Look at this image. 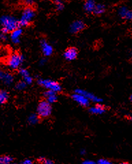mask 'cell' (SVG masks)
Returning <instances> with one entry per match:
<instances>
[{
    "instance_id": "obj_19",
    "label": "cell",
    "mask_w": 132,
    "mask_h": 164,
    "mask_svg": "<svg viewBox=\"0 0 132 164\" xmlns=\"http://www.w3.org/2000/svg\"><path fill=\"white\" fill-rule=\"evenodd\" d=\"M40 120V117L38 116V114H32L28 117V123L30 124H36L37 123H39Z\"/></svg>"
},
{
    "instance_id": "obj_5",
    "label": "cell",
    "mask_w": 132,
    "mask_h": 164,
    "mask_svg": "<svg viewBox=\"0 0 132 164\" xmlns=\"http://www.w3.org/2000/svg\"><path fill=\"white\" fill-rule=\"evenodd\" d=\"M37 82L40 86L47 89V90L53 91V92H55L56 93H60L62 90L61 86L58 82L53 81V80L40 79L38 80Z\"/></svg>"
},
{
    "instance_id": "obj_13",
    "label": "cell",
    "mask_w": 132,
    "mask_h": 164,
    "mask_svg": "<svg viewBox=\"0 0 132 164\" xmlns=\"http://www.w3.org/2000/svg\"><path fill=\"white\" fill-rule=\"evenodd\" d=\"M106 111V107L101 104H96V105L91 107L89 109V112L92 114H103Z\"/></svg>"
},
{
    "instance_id": "obj_30",
    "label": "cell",
    "mask_w": 132,
    "mask_h": 164,
    "mask_svg": "<svg viewBox=\"0 0 132 164\" xmlns=\"http://www.w3.org/2000/svg\"><path fill=\"white\" fill-rule=\"evenodd\" d=\"M0 39L2 40H7V36H6V34H2V33L0 34Z\"/></svg>"
},
{
    "instance_id": "obj_11",
    "label": "cell",
    "mask_w": 132,
    "mask_h": 164,
    "mask_svg": "<svg viewBox=\"0 0 132 164\" xmlns=\"http://www.w3.org/2000/svg\"><path fill=\"white\" fill-rule=\"evenodd\" d=\"M77 55H78V53H77V49L75 47H69L64 53V58L69 61L76 59Z\"/></svg>"
},
{
    "instance_id": "obj_7",
    "label": "cell",
    "mask_w": 132,
    "mask_h": 164,
    "mask_svg": "<svg viewBox=\"0 0 132 164\" xmlns=\"http://www.w3.org/2000/svg\"><path fill=\"white\" fill-rule=\"evenodd\" d=\"M85 28H86V25L81 20H77L73 22L70 25V32L72 34H77L82 31Z\"/></svg>"
},
{
    "instance_id": "obj_29",
    "label": "cell",
    "mask_w": 132,
    "mask_h": 164,
    "mask_svg": "<svg viewBox=\"0 0 132 164\" xmlns=\"http://www.w3.org/2000/svg\"><path fill=\"white\" fill-rule=\"evenodd\" d=\"M25 3L27 6H28V7H31L34 4V3L33 1H30V0H28V1H25Z\"/></svg>"
},
{
    "instance_id": "obj_6",
    "label": "cell",
    "mask_w": 132,
    "mask_h": 164,
    "mask_svg": "<svg viewBox=\"0 0 132 164\" xmlns=\"http://www.w3.org/2000/svg\"><path fill=\"white\" fill-rule=\"evenodd\" d=\"M75 93L77 94H80L83 95L86 98H88L90 101H92L93 103H102L103 101V100L101 98L95 96V94H93L92 93H90V92H88L86 90H84L82 89H76L75 90Z\"/></svg>"
},
{
    "instance_id": "obj_25",
    "label": "cell",
    "mask_w": 132,
    "mask_h": 164,
    "mask_svg": "<svg viewBox=\"0 0 132 164\" xmlns=\"http://www.w3.org/2000/svg\"><path fill=\"white\" fill-rule=\"evenodd\" d=\"M97 164H113V163H112L110 161H109V160H107V159H101L98 161Z\"/></svg>"
},
{
    "instance_id": "obj_24",
    "label": "cell",
    "mask_w": 132,
    "mask_h": 164,
    "mask_svg": "<svg viewBox=\"0 0 132 164\" xmlns=\"http://www.w3.org/2000/svg\"><path fill=\"white\" fill-rule=\"evenodd\" d=\"M24 79V82L26 83L27 85H30L32 84V82H33V78L31 77V76H28V77H26Z\"/></svg>"
},
{
    "instance_id": "obj_33",
    "label": "cell",
    "mask_w": 132,
    "mask_h": 164,
    "mask_svg": "<svg viewBox=\"0 0 132 164\" xmlns=\"http://www.w3.org/2000/svg\"><path fill=\"white\" fill-rule=\"evenodd\" d=\"M118 164H130V163H127V162H121V163H119Z\"/></svg>"
},
{
    "instance_id": "obj_14",
    "label": "cell",
    "mask_w": 132,
    "mask_h": 164,
    "mask_svg": "<svg viewBox=\"0 0 132 164\" xmlns=\"http://www.w3.org/2000/svg\"><path fill=\"white\" fill-rule=\"evenodd\" d=\"M44 97L46 98V101L50 104L54 103L56 102L58 100V97L56 93L51 90L46 91V92L44 93Z\"/></svg>"
},
{
    "instance_id": "obj_18",
    "label": "cell",
    "mask_w": 132,
    "mask_h": 164,
    "mask_svg": "<svg viewBox=\"0 0 132 164\" xmlns=\"http://www.w3.org/2000/svg\"><path fill=\"white\" fill-rule=\"evenodd\" d=\"M105 11H106V6L103 4H102V3H97L95 6V8L93 13L96 15H101L104 13Z\"/></svg>"
},
{
    "instance_id": "obj_15",
    "label": "cell",
    "mask_w": 132,
    "mask_h": 164,
    "mask_svg": "<svg viewBox=\"0 0 132 164\" xmlns=\"http://www.w3.org/2000/svg\"><path fill=\"white\" fill-rule=\"evenodd\" d=\"M95 6H96V3L94 1L89 0V1H86L84 3V9L87 13H92L94 12Z\"/></svg>"
},
{
    "instance_id": "obj_16",
    "label": "cell",
    "mask_w": 132,
    "mask_h": 164,
    "mask_svg": "<svg viewBox=\"0 0 132 164\" xmlns=\"http://www.w3.org/2000/svg\"><path fill=\"white\" fill-rule=\"evenodd\" d=\"M9 95L6 90H0V105L4 104L8 100Z\"/></svg>"
},
{
    "instance_id": "obj_3",
    "label": "cell",
    "mask_w": 132,
    "mask_h": 164,
    "mask_svg": "<svg viewBox=\"0 0 132 164\" xmlns=\"http://www.w3.org/2000/svg\"><path fill=\"white\" fill-rule=\"evenodd\" d=\"M24 61V58L21 54L18 53H14L10 55L7 60V65L10 69L16 70L20 67L22 63Z\"/></svg>"
},
{
    "instance_id": "obj_9",
    "label": "cell",
    "mask_w": 132,
    "mask_h": 164,
    "mask_svg": "<svg viewBox=\"0 0 132 164\" xmlns=\"http://www.w3.org/2000/svg\"><path fill=\"white\" fill-rule=\"evenodd\" d=\"M41 47L43 55L46 57L51 56L53 52V49L51 45H49L45 39H42L40 42Z\"/></svg>"
},
{
    "instance_id": "obj_17",
    "label": "cell",
    "mask_w": 132,
    "mask_h": 164,
    "mask_svg": "<svg viewBox=\"0 0 132 164\" xmlns=\"http://www.w3.org/2000/svg\"><path fill=\"white\" fill-rule=\"evenodd\" d=\"M13 80L14 78L13 75L9 73V72H5L2 81L6 85H10L11 83L13 82Z\"/></svg>"
},
{
    "instance_id": "obj_2",
    "label": "cell",
    "mask_w": 132,
    "mask_h": 164,
    "mask_svg": "<svg viewBox=\"0 0 132 164\" xmlns=\"http://www.w3.org/2000/svg\"><path fill=\"white\" fill-rule=\"evenodd\" d=\"M35 17V11L32 7H26L23 10L21 17L19 20V27H27L28 26L31 22L32 21L33 19Z\"/></svg>"
},
{
    "instance_id": "obj_22",
    "label": "cell",
    "mask_w": 132,
    "mask_h": 164,
    "mask_svg": "<svg viewBox=\"0 0 132 164\" xmlns=\"http://www.w3.org/2000/svg\"><path fill=\"white\" fill-rule=\"evenodd\" d=\"M54 3H55V6L56 8L58 11H61L64 9V3L61 1H56L54 2Z\"/></svg>"
},
{
    "instance_id": "obj_8",
    "label": "cell",
    "mask_w": 132,
    "mask_h": 164,
    "mask_svg": "<svg viewBox=\"0 0 132 164\" xmlns=\"http://www.w3.org/2000/svg\"><path fill=\"white\" fill-rule=\"evenodd\" d=\"M119 17L125 20H132V10L127 6H121L118 10Z\"/></svg>"
},
{
    "instance_id": "obj_35",
    "label": "cell",
    "mask_w": 132,
    "mask_h": 164,
    "mask_svg": "<svg viewBox=\"0 0 132 164\" xmlns=\"http://www.w3.org/2000/svg\"><path fill=\"white\" fill-rule=\"evenodd\" d=\"M129 100L132 102V94H131V96H130V97H129Z\"/></svg>"
},
{
    "instance_id": "obj_10",
    "label": "cell",
    "mask_w": 132,
    "mask_h": 164,
    "mask_svg": "<svg viewBox=\"0 0 132 164\" xmlns=\"http://www.w3.org/2000/svg\"><path fill=\"white\" fill-rule=\"evenodd\" d=\"M72 98L81 106L88 107L89 105H90L91 101L81 94L74 93L72 95Z\"/></svg>"
},
{
    "instance_id": "obj_28",
    "label": "cell",
    "mask_w": 132,
    "mask_h": 164,
    "mask_svg": "<svg viewBox=\"0 0 132 164\" xmlns=\"http://www.w3.org/2000/svg\"><path fill=\"white\" fill-rule=\"evenodd\" d=\"M21 164H33V162L30 159H25L24 161H22Z\"/></svg>"
},
{
    "instance_id": "obj_36",
    "label": "cell",
    "mask_w": 132,
    "mask_h": 164,
    "mask_svg": "<svg viewBox=\"0 0 132 164\" xmlns=\"http://www.w3.org/2000/svg\"><path fill=\"white\" fill-rule=\"evenodd\" d=\"M10 164H17V163H11Z\"/></svg>"
},
{
    "instance_id": "obj_34",
    "label": "cell",
    "mask_w": 132,
    "mask_h": 164,
    "mask_svg": "<svg viewBox=\"0 0 132 164\" xmlns=\"http://www.w3.org/2000/svg\"><path fill=\"white\" fill-rule=\"evenodd\" d=\"M129 119L131 121H132V114L129 116Z\"/></svg>"
},
{
    "instance_id": "obj_4",
    "label": "cell",
    "mask_w": 132,
    "mask_h": 164,
    "mask_svg": "<svg viewBox=\"0 0 132 164\" xmlns=\"http://www.w3.org/2000/svg\"><path fill=\"white\" fill-rule=\"evenodd\" d=\"M52 108L46 100L41 101L37 107V114L40 118H47L52 114Z\"/></svg>"
},
{
    "instance_id": "obj_23",
    "label": "cell",
    "mask_w": 132,
    "mask_h": 164,
    "mask_svg": "<svg viewBox=\"0 0 132 164\" xmlns=\"http://www.w3.org/2000/svg\"><path fill=\"white\" fill-rule=\"evenodd\" d=\"M19 73L20 74L23 78H25L26 77H28L30 76V73H29V71L26 69V68H20V69L19 70Z\"/></svg>"
},
{
    "instance_id": "obj_20",
    "label": "cell",
    "mask_w": 132,
    "mask_h": 164,
    "mask_svg": "<svg viewBox=\"0 0 132 164\" xmlns=\"http://www.w3.org/2000/svg\"><path fill=\"white\" fill-rule=\"evenodd\" d=\"M13 159L8 155L0 156V164H10L13 163Z\"/></svg>"
},
{
    "instance_id": "obj_21",
    "label": "cell",
    "mask_w": 132,
    "mask_h": 164,
    "mask_svg": "<svg viewBox=\"0 0 132 164\" xmlns=\"http://www.w3.org/2000/svg\"><path fill=\"white\" fill-rule=\"evenodd\" d=\"M26 86H27L26 83L24 81H21L17 83L15 87H16V89L18 90H23L25 88Z\"/></svg>"
},
{
    "instance_id": "obj_31",
    "label": "cell",
    "mask_w": 132,
    "mask_h": 164,
    "mask_svg": "<svg viewBox=\"0 0 132 164\" xmlns=\"http://www.w3.org/2000/svg\"><path fill=\"white\" fill-rule=\"evenodd\" d=\"M46 62H47V60H46L45 58H42V59L40 60L39 64H40V65L43 66L44 64H45Z\"/></svg>"
},
{
    "instance_id": "obj_12",
    "label": "cell",
    "mask_w": 132,
    "mask_h": 164,
    "mask_svg": "<svg viewBox=\"0 0 132 164\" xmlns=\"http://www.w3.org/2000/svg\"><path fill=\"white\" fill-rule=\"evenodd\" d=\"M23 33V29L21 28H17L14 31H13L10 34V39L13 41V43L14 44H19L20 43V36H21V34Z\"/></svg>"
},
{
    "instance_id": "obj_27",
    "label": "cell",
    "mask_w": 132,
    "mask_h": 164,
    "mask_svg": "<svg viewBox=\"0 0 132 164\" xmlns=\"http://www.w3.org/2000/svg\"><path fill=\"white\" fill-rule=\"evenodd\" d=\"M42 162H43V164H53V162L52 161V160L49 159H44L43 161Z\"/></svg>"
},
{
    "instance_id": "obj_1",
    "label": "cell",
    "mask_w": 132,
    "mask_h": 164,
    "mask_svg": "<svg viewBox=\"0 0 132 164\" xmlns=\"http://www.w3.org/2000/svg\"><path fill=\"white\" fill-rule=\"evenodd\" d=\"M0 24L2 25V33L7 34L19 28V22L16 18L9 15H4L0 18Z\"/></svg>"
},
{
    "instance_id": "obj_26",
    "label": "cell",
    "mask_w": 132,
    "mask_h": 164,
    "mask_svg": "<svg viewBox=\"0 0 132 164\" xmlns=\"http://www.w3.org/2000/svg\"><path fill=\"white\" fill-rule=\"evenodd\" d=\"M81 164H97V163L94 161H91V160H86V161H83Z\"/></svg>"
},
{
    "instance_id": "obj_32",
    "label": "cell",
    "mask_w": 132,
    "mask_h": 164,
    "mask_svg": "<svg viewBox=\"0 0 132 164\" xmlns=\"http://www.w3.org/2000/svg\"><path fill=\"white\" fill-rule=\"evenodd\" d=\"M81 155H85V154H86V151H85L84 149H83V150H81Z\"/></svg>"
}]
</instances>
